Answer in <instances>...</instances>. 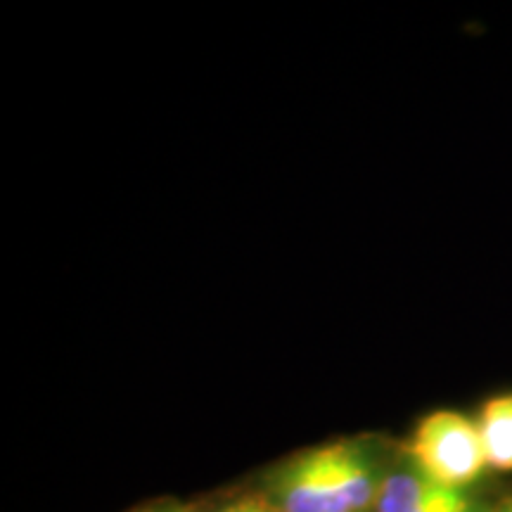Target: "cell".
I'll list each match as a JSON object with an SVG mask.
<instances>
[{
	"label": "cell",
	"instance_id": "7",
	"mask_svg": "<svg viewBox=\"0 0 512 512\" xmlns=\"http://www.w3.org/2000/svg\"><path fill=\"white\" fill-rule=\"evenodd\" d=\"M219 512H278L273 505L259 503V501H238L233 505H226V508Z\"/></svg>",
	"mask_w": 512,
	"mask_h": 512
},
{
	"label": "cell",
	"instance_id": "6",
	"mask_svg": "<svg viewBox=\"0 0 512 512\" xmlns=\"http://www.w3.org/2000/svg\"><path fill=\"white\" fill-rule=\"evenodd\" d=\"M430 512H489V505H482L472 496L470 489H460L456 494H451L444 503H439L437 508Z\"/></svg>",
	"mask_w": 512,
	"mask_h": 512
},
{
	"label": "cell",
	"instance_id": "8",
	"mask_svg": "<svg viewBox=\"0 0 512 512\" xmlns=\"http://www.w3.org/2000/svg\"><path fill=\"white\" fill-rule=\"evenodd\" d=\"M489 512H512V496L503 498V501L498 505H491Z\"/></svg>",
	"mask_w": 512,
	"mask_h": 512
},
{
	"label": "cell",
	"instance_id": "3",
	"mask_svg": "<svg viewBox=\"0 0 512 512\" xmlns=\"http://www.w3.org/2000/svg\"><path fill=\"white\" fill-rule=\"evenodd\" d=\"M328 458L337 491L349 512H366L375 508L382 484L389 475V465L382 448L373 441H339L330 444Z\"/></svg>",
	"mask_w": 512,
	"mask_h": 512
},
{
	"label": "cell",
	"instance_id": "1",
	"mask_svg": "<svg viewBox=\"0 0 512 512\" xmlns=\"http://www.w3.org/2000/svg\"><path fill=\"white\" fill-rule=\"evenodd\" d=\"M406 453L427 475L453 489H472L489 470L477 420L456 411H437L422 418Z\"/></svg>",
	"mask_w": 512,
	"mask_h": 512
},
{
	"label": "cell",
	"instance_id": "2",
	"mask_svg": "<svg viewBox=\"0 0 512 512\" xmlns=\"http://www.w3.org/2000/svg\"><path fill=\"white\" fill-rule=\"evenodd\" d=\"M271 505L278 512H349L339 496L328 448H311L273 472Z\"/></svg>",
	"mask_w": 512,
	"mask_h": 512
},
{
	"label": "cell",
	"instance_id": "4",
	"mask_svg": "<svg viewBox=\"0 0 512 512\" xmlns=\"http://www.w3.org/2000/svg\"><path fill=\"white\" fill-rule=\"evenodd\" d=\"M456 491L460 489L441 484L427 475L406 453L399 463L389 467L375 512H430Z\"/></svg>",
	"mask_w": 512,
	"mask_h": 512
},
{
	"label": "cell",
	"instance_id": "9",
	"mask_svg": "<svg viewBox=\"0 0 512 512\" xmlns=\"http://www.w3.org/2000/svg\"><path fill=\"white\" fill-rule=\"evenodd\" d=\"M152 512H190L188 508H181V505H164V508H157Z\"/></svg>",
	"mask_w": 512,
	"mask_h": 512
},
{
	"label": "cell",
	"instance_id": "5",
	"mask_svg": "<svg viewBox=\"0 0 512 512\" xmlns=\"http://www.w3.org/2000/svg\"><path fill=\"white\" fill-rule=\"evenodd\" d=\"M477 427L491 470L512 472V394H501L486 401Z\"/></svg>",
	"mask_w": 512,
	"mask_h": 512
}]
</instances>
